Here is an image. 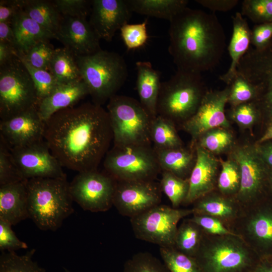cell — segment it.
<instances>
[{
    "label": "cell",
    "mask_w": 272,
    "mask_h": 272,
    "mask_svg": "<svg viewBox=\"0 0 272 272\" xmlns=\"http://www.w3.org/2000/svg\"><path fill=\"white\" fill-rule=\"evenodd\" d=\"M272 38V23L255 24L251 29V44L256 49L266 46Z\"/></svg>",
    "instance_id": "obj_50"
},
{
    "label": "cell",
    "mask_w": 272,
    "mask_h": 272,
    "mask_svg": "<svg viewBox=\"0 0 272 272\" xmlns=\"http://www.w3.org/2000/svg\"><path fill=\"white\" fill-rule=\"evenodd\" d=\"M254 145L263 162L269 169H272V140Z\"/></svg>",
    "instance_id": "obj_53"
},
{
    "label": "cell",
    "mask_w": 272,
    "mask_h": 272,
    "mask_svg": "<svg viewBox=\"0 0 272 272\" xmlns=\"http://www.w3.org/2000/svg\"><path fill=\"white\" fill-rule=\"evenodd\" d=\"M162 193L156 180L116 181L113 205L119 214L131 218L161 204Z\"/></svg>",
    "instance_id": "obj_15"
},
{
    "label": "cell",
    "mask_w": 272,
    "mask_h": 272,
    "mask_svg": "<svg viewBox=\"0 0 272 272\" xmlns=\"http://www.w3.org/2000/svg\"><path fill=\"white\" fill-rule=\"evenodd\" d=\"M0 42L9 44L16 49L12 23L0 22Z\"/></svg>",
    "instance_id": "obj_54"
},
{
    "label": "cell",
    "mask_w": 272,
    "mask_h": 272,
    "mask_svg": "<svg viewBox=\"0 0 272 272\" xmlns=\"http://www.w3.org/2000/svg\"><path fill=\"white\" fill-rule=\"evenodd\" d=\"M233 31L228 51L231 59L228 71L220 76V80L229 85L236 76L238 64L250 48L251 29L246 20L240 12L232 17Z\"/></svg>",
    "instance_id": "obj_25"
},
{
    "label": "cell",
    "mask_w": 272,
    "mask_h": 272,
    "mask_svg": "<svg viewBox=\"0 0 272 272\" xmlns=\"http://www.w3.org/2000/svg\"><path fill=\"white\" fill-rule=\"evenodd\" d=\"M229 86L228 103L231 107L255 101L256 92L254 87L240 75L237 74Z\"/></svg>",
    "instance_id": "obj_44"
},
{
    "label": "cell",
    "mask_w": 272,
    "mask_h": 272,
    "mask_svg": "<svg viewBox=\"0 0 272 272\" xmlns=\"http://www.w3.org/2000/svg\"><path fill=\"white\" fill-rule=\"evenodd\" d=\"M86 18L62 16L55 34L56 39L75 56L90 54L101 49L100 39Z\"/></svg>",
    "instance_id": "obj_20"
},
{
    "label": "cell",
    "mask_w": 272,
    "mask_h": 272,
    "mask_svg": "<svg viewBox=\"0 0 272 272\" xmlns=\"http://www.w3.org/2000/svg\"><path fill=\"white\" fill-rule=\"evenodd\" d=\"M176 126L171 121L157 115L152 119L150 138L154 149H168L183 146Z\"/></svg>",
    "instance_id": "obj_32"
},
{
    "label": "cell",
    "mask_w": 272,
    "mask_h": 272,
    "mask_svg": "<svg viewBox=\"0 0 272 272\" xmlns=\"http://www.w3.org/2000/svg\"><path fill=\"white\" fill-rule=\"evenodd\" d=\"M132 13L127 0H93L89 22L100 39L109 42Z\"/></svg>",
    "instance_id": "obj_19"
},
{
    "label": "cell",
    "mask_w": 272,
    "mask_h": 272,
    "mask_svg": "<svg viewBox=\"0 0 272 272\" xmlns=\"http://www.w3.org/2000/svg\"><path fill=\"white\" fill-rule=\"evenodd\" d=\"M107 111L112 127L114 146H152V117L134 98L115 95L108 101Z\"/></svg>",
    "instance_id": "obj_7"
},
{
    "label": "cell",
    "mask_w": 272,
    "mask_h": 272,
    "mask_svg": "<svg viewBox=\"0 0 272 272\" xmlns=\"http://www.w3.org/2000/svg\"><path fill=\"white\" fill-rule=\"evenodd\" d=\"M123 272H170L164 263L148 252L134 254L124 263Z\"/></svg>",
    "instance_id": "obj_40"
},
{
    "label": "cell",
    "mask_w": 272,
    "mask_h": 272,
    "mask_svg": "<svg viewBox=\"0 0 272 272\" xmlns=\"http://www.w3.org/2000/svg\"><path fill=\"white\" fill-rule=\"evenodd\" d=\"M10 149L17 166L26 180L39 178H66L63 167L52 154L44 140L30 145Z\"/></svg>",
    "instance_id": "obj_16"
},
{
    "label": "cell",
    "mask_w": 272,
    "mask_h": 272,
    "mask_svg": "<svg viewBox=\"0 0 272 272\" xmlns=\"http://www.w3.org/2000/svg\"><path fill=\"white\" fill-rule=\"evenodd\" d=\"M163 263L170 272H202L195 258L174 247H160Z\"/></svg>",
    "instance_id": "obj_37"
},
{
    "label": "cell",
    "mask_w": 272,
    "mask_h": 272,
    "mask_svg": "<svg viewBox=\"0 0 272 272\" xmlns=\"http://www.w3.org/2000/svg\"><path fill=\"white\" fill-rule=\"evenodd\" d=\"M193 214L192 209H179L159 204L130 218V221L137 238L160 247H174L178 223Z\"/></svg>",
    "instance_id": "obj_10"
},
{
    "label": "cell",
    "mask_w": 272,
    "mask_h": 272,
    "mask_svg": "<svg viewBox=\"0 0 272 272\" xmlns=\"http://www.w3.org/2000/svg\"><path fill=\"white\" fill-rule=\"evenodd\" d=\"M54 49L49 40H43L35 44L25 53L18 52L17 54L31 66L49 71Z\"/></svg>",
    "instance_id": "obj_39"
},
{
    "label": "cell",
    "mask_w": 272,
    "mask_h": 272,
    "mask_svg": "<svg viewBox=\"0 0 272 272\" xmlns=\"http://www.w3.org/2000/svg\"><path fill=\"white\" fill-rule=\"evenodd\" d=\"M52 2L62 16L87 18L91 12L92 1L54 0Z\"/></svg>",
    "instance_id": "obj_47"
},
{
    "label": "cell",
    "mask_w": 272,
    "mask_h": 272,
    "mask_svg": "<svg viewBox=\"0 0 272 272\" xmlns=\"http://www.w3.org/2000/svg\"><path fill=\"white\" fill-rule=\"evenodd\" d=\"M229 152V156L237 162L240 168V188L235 198L243 209L256 203L269 168L254 145L235 146Z\"/></svg>",
    "instance_id": "obj_13"
},
{
    "label": "cell",
    "mask_w": 272,
    "mask_h": 272,
    "mask_svg": "<svg viewBox=\"0 0 272 272\" xmlns=\"http://www.w3.org/2000/svg\"><path fill=\"white\" fill-rule=\"evenodd\" d=\"M168 52L177 70L201 74L220 62L226 46L224 29L215 14L188 7L171 21Z\"/></svg>",
    "instance_id": "obj_2"
},
{
    "label": "cell",
    "mask_w": 272,
    "mask_h": 272,
    "mask_svg": "<svg viewBox=\"0 0 272 272\" xmlns=\"http://www.w3.org/2000/svg\"><path fill=\"white\" fill-rule=\"evenodd\" d=\"M89 94L82 79L58 84L49 95L39 102V114L45 121L57 111L75 106Z\"/></svg>",
    "instance_id": "obj_22"
},
{
    "label": "cell",
    "mask_w": 272,
    "mask_h": 272,
    "mask_svg": "<svg viewBox=\"0 0 272 272\" xmlns=\"http://www.w3.org/2000/svg\"><path fill=\"white\" fill-rule=\"evenodd\" d=\"M194 257L202 272H250L260 259L238 235L205 232Z\"/></svg>",
    "instance_id": "obj_6"
},
{
    "label": "cell",
    "mask_w": 272,
    "mask_h": 272,
    "mask_svg": "<svg viewBox=\"0 0 272 272\" xmlns=\"http://www.w3.org/2000/svg\"><path fill=\"white\" fill-rule=\"evenodd\" d=\"M250 272H272V259L268 257L260 258Z\"/></svg>",
    "instance_id": "obj_56"
},
{
    "label": "cell",
    "mask_w": 272,
    "mask_h": 272,
    "mask_svg": "<svg viewBox=\"0 0 272 272\" xmlns=\"http://www.w3.org/2000/svg\"><path fill=\"white\" fill-rule=\"evenodd\" d=\"M103 165L116 181L156 180L162 172L153 146H113L105 155Z\"/></svg>",
    "instance_id": "obj_9"
},
{
    "label": "cell",
    "mask_w": 272,
    "mask_h": 272,
    "mask_svg": "<svg viewBox=\"0 0 272 272\" xmlns=\"http://www.w3.org/2000/svg\"><path fill=\"white\" fill-rule=\"evenodd\" d=\"M228 116L243 129L251 128L262 116L261 111L254 101L231 107Z\"/></svg>",
    "instance_id": "obj_43"
},
{
    "label": "cell",
    "mask_w": 272,
    "mask_h": 272,
    "mask_svg": "<svg viewBox=\"0 0 272 272\" xmlns=\"http://www.w3.org/2000/svg\"><path fill=\"white\" fill-rule=\"evenodd\" d=\"M154 150L162 171L188 179L196 162L195 147L190 145L187 148L183 146L168 149H154Z\"/></svg>",
    "instance_id": "obj_27"
},
{
    "label": "cell",
    "mask_w": 272,
    "mask_h": 272,
    "mask_svg": "<svg viewBox=\"0 0 272 272\" xmlns=\"http://www.w3.org/2000/svg\"><path fill=\"white\" fill-rule=\"evenodd\" d=\"M147 20L141 23L126 24L120 29L121 38L128 49L141 47L148 39L147 30Z\"/></svg>",
    "instance_id": "obj_46"
},
{
    "label": "cell",
    "mask_w": 272,
    "mask_h": 272,
    "mask_svg": "<svg viewBox=\"0 0 272 272\" xmlns=\"http://www.w3.org/2000/svg\"><path fill=\"white\" fill-rule=\"evenodd\" d=\"M63 269H64L65 272H71V271H70V270H69L68 269H67L66 268L63 267Z\"/></svg>",
    "instance_id": "obj_59"
},
{
    "label": "cell",
    "mask_w": 272,
    "mask_h": 272,
    "mask_svg": "<svg viewBox=\"0 0 272 272\" xmlns=\"http://www.w3.org/2000/svg\"><path fill=\"white\" fill-rule=\"evenodd\" d=\"M9 223L0 220V250L1 251H15L27 249L28 245L20 240Z\"/></svg>",
    "instance_id": "obj_49"
},
{
    "label": "cell",
    "mask_w": 272,
    "mask_h": 272,
    "mask_svg": "<svg viewBox=\"0 0 272 272\" xmlns=\"http://www.w3.org/2000/svg\"><path fill=\"white\" fill-rule=\"evenodd\" d=\"M272 140V119L266 130L262 136L257 141L256 144H261L266 141Z\"/></svg>",
    "instance_id": "obj_57"
},
{
    "label": "cell",
    "mask_w": 272,
    "mask_h": 272,
    "mask_svg": "<svg viewBox=\"0 0 272 272\" xmlns=\"http://www.w3.org/2000/svg\"><path fill=\"white\" fill-rule=\"evenodd\" d=\"M237 73L254 87V102L262 115L272 119V38L262 48L250 47L241 59Z\"/></svg>",
    "instance_id": "obj_11"
},
{
    "label": "cell",
    "mask_w": 272,
    "mask_h": 272,
    "mask_svg": "<svg viewBox=\"0 0 272 272\" xmlns=\"http://www.w3.org/2000/svg\"><path fill=\"white\" fill-rule=\"evenodd\" d=\"M116 181L98 170L79 172L69 184L73 199L84 210L108 211L113 205Z\"/></svg>",
    "instance_id": "obj_12"
},
{
    "label": "cell",
    "mask_w": 272,
    "mask_h": 272,
    "mask_svg": "<svg viewBox=\"0 0 272 272\" xmlns=\"http://www.w3.org/2000/svg\"><path fill=\"white\" fill-rule=\"evenodd\" d=\"M49 71L59 84L82 79L75 55L64 47L54 49Z\"/></svg>",
    "instance_id": "obj_31"
},
{
    "label": "cell",
    "mask_w": 272,
    "mask_h": 272,
    "mask_svg": "<svg viewBox=\"0 0 272 272\" xmlns=\"http://www.w3.org/2000/svg\"><path fill=\"white\" fill-rule=\"evenodd\" d=\"M219 161L221 169L218 176L216 189L224 195L235 198L241 185L239 165L230 156L226 160L220 159Z\"/></svg>",
    "instance_id": "obj_34"
},
{
    "label": "cell",
    "mask_w": 272,
    "mask_h": 272,
    "mask_svg": "<svg viewBox=\"0 0 272 272\" xmlns=\"http://www.w3.org/2000/svg\"><path fill=\"white\" fill-rule=\"evenodd\" d=\"M160 184L162 192L169 199L172 207L183 205L189 189L188 179H183L167 171L161 172Z\"/></svg>",
    "instance_id": "obj_38"
},
{
    "label": "cell",
    "mask_w": 272,
    "mask_h": 272,
    "mask_svg": "<svg viewBox=\"0 0 272 272\" xmlns=\"http://www.w3.org/2000/svg\"><path fill=\"white\" fill-rule=\"evenodd\" d=\"M194 147L196 159L188 178V191L183 203L185 206L216 190L219 174V160L205 149Z\"/></svg>",
    "instance_id": "obj_21"
},
{
    "label": "cell",
    "mask_w": 272,
    "mask_h": 272,
    "mask_svg": "<svg viewBox=\"0 0 272 272\" xmlns=\"http://www.w3.org/2000/svg\"><path fill=\"white\" fill-rule=\"evenodd\" d=\"M38 102L32 77L17 53L0 65L1 120L38 107Z\"/></svg>",
    "instance_id": "obj_8"
},
{
    "label": "cell",
    "mask_w": 272,
    "mask_h": 272,
    "mask_svg": "<svg viewBox=\"0 0 272 272\" xmlns=\"http://www.w3.org/2000/svg\"><path fill=\"white\" fill-rule=\"evenodd\" d=\"M234 143L233 134L228 128L217 127L202 134L193 147H199L215 155L230 152Z\"/></svg>",
    "instance_id": "obj_35"
},
{
    "label": "cell",
    "mask_w": 272,
    "mask_h": 272,
    "mask_svg": "<svg viewBox=\"0 0 272 272\" xmlns=\"http://www.w3.org/2000/svg\"><path fill=\"white\" fill-rule=\"evenodd\" d=\"M66 178L28 179L29 218L40 229L54 231L74 211Z\"/></svg>",
    "instance_id": "obj_3"
},
{
    "label": "cell",
    "mask_w": 272,
    "mask_h": 272,
    "mask_svg": "<svg viewBox=\"0 0 272 272\" xmlns=\"http://www.w3.org/2000/svg\"><path fill=\"white\" fill-rule=\"evenodd\" d=\"M27 181L0 186V220L12 226L29 217Z\"/></svg>",
    "instance_id": "obj_24"
},
{
    "label": "cell",
    "mask_w": 272,
    "mask_h": 272,
    "mask_svg": "<svg viewBox=\"0 0 272 272\" xmlns=\"http://www.w3.org/2000/svg\"><path fill=\"white\" fill-rule=\"evenodd\" d=\"M17 52L18 51L15 47L0 42V65L11 59Z\"/></svg>",
    "instance_id": "obj_55"
},
{
    "label": "cell",
    "mask_w": 272,
    "mask_h": 272,
    "mask_svg": "<svg viewBox=\"0 0 272 272\" xmlns=\"http://www.w3.org/2000/svg\"><path fill=\"white\" fill-rule=\"evenodd\" d=\"M192 204L193 214L215 217L221 220L228 229L239 217L243 210L234 197L224 195L217 189L198 199Z\"/></svg>",
    "instance_id": "obj_23"
},
{
    "label": "cell",
    "mask_w": 272,
    "mask_h": 272,
    "mask_svg": "<svg viewBox=\"0 0 272 272\" xmlns=\"http://www.w3.org/2000/svg\"><path fill=\"white\" fill-rule=\"evenodd\" d=\"M204 231L189 218L184 219L178 227L174 247L180 252L194 257L200 247Z\"/></svg>",
    "instance_id": "obj_33"
},
{
    "label": "cell",
    "mask_w": 272,
    "mask_h": 272,
    "mask_svg": "<svg viewBox=\"0 0 272 272\" xmlns=\"http://www.w3.org/2000/svg\"><path fill=\"white\" fill-rule=\"evenodd\" d=\"M16 49L25 53L37 43L55 39V35L26 15L21 9L12 21Z\"/></svg>",
    "instance_id": "obj_28"
},
{
    "label": "cell",
    "mask_w": 272,
    "mask_h": 272,
    "mask_svg": "<svg viewBox=\"0 0 272 272\" xmlns=\"http://www.w3.org/2000/svg\"><path fill=\"white\" fill-rule=\"evenodd\" d=\"M240 13L256 24L272 23V0H244Z\"/></svg>",
    "instance_id": "obj_42"
},
{
    "label": "cell",
    "mask_w": 272,
    "mask_h": 272,
    "mask_svg": "<svg viewBox=\"0 0 272 272\" xmlns=\"http://www.w3.org/2000/svg\"><path fill=\"white\" fill-rule=\"evenodd\" d=\"M35 250L23 255L15 251H1L0 272H45V269L33 259Z\"/></svg>",
    "instance_id": "obj_36"
},
{
    "label": "cell",
    "mask_w": 272,
    "mask_h": 272,
    "mask_svg": "<svg viewBox=\"0 0 272 272\" xmlns=\"http://www.w3.org/2000/svg\"><path fill=\"white\" fill-rule=\"evenodd\" d=\"M75 57L82 79L95 104L102 106L109 101L127 78V64L118 53L101 49Z\"/></svg>",
    "instance_id": "obj_5"
},
{
    "label": "cell",
    "mask_w": 272,
    "mask_h": 272,
    "mask_svg": "<svg viewBox=\"0 0 272 272\" xmlns=\"http://www.w3.org/2000/svg\"><path fill=\"white\" fill-rule=\"evenodd\" d=\"M268 174H269V181L270 182V183L272 186V169H269Z\"/></svg>",
    "instance_id": "obj_58"
},
{
    "label": "cell",
    "mask_w": 272,
    "mask_h": 272,
    "mask_svg": "<svg viewBox=\"0 0 272 272\" xmlns=\"http://www.w3.org/2000/svg\"><path fill=\"white\" fill-rule=\"evenodd\" d=\"M131 11L171 21L187 7V0H127Z\"/></svg>",
    "instance_id": "obj_29"
},
{
    "label": "cell",
    "mask_w": 272,
    "mask_h": 272,
    "mask_svg": "<svg viewBox=\"0 0 272 272\" xmlns=\"http://www.w3.org/2000/svg\"><path fill=\"white\" fill-rule=\"evenodd\" d=\"M229 92V85L222 90H208L195 113L181 126L191 136V146L193 147L198 138L210 129L230 127L225 110Z\"/></svg>",
    "instance_id": "obj_14"
},
{
    "label": "cell",
    "mask_w": 272,
    "mask_h": 272,
    "mask_svg": "<svg viewBox=\"0 0 272 272\" xmlns=\"http://www.w3.org/2000/svg\"><path fill=\"white\" fill-rule=\"evenodd\" d=\"M195 2L213 12H223L231 10L239 2L237 0H196Z\"/></svg>",
    "instance_id": "obj_52"
},
{
    "label": "cell",
    "mask_w": 272,
    "mask_h": 272,
    "mask_svg": "<svg viewBox=\"0 0 272 272\" xmlns=\"http://www.w3.org/2000/svg\"><path fill=\"white\" fill-rule=\"evenodd\" d=\"M201 74L177 70L161 82L157 104V115L180 127L195 113L208 91Z\"/></svg>",
    "instance_id": "obj_4"
},
{
    "label": "cell",
    "mask_w": 272,
    "mask_h": 272,
    "mask_svg": "<svg viewBox=\"0 0 272 272\" xmlns=\"http://www.w3.org/2000/svg\"><path fill=\"white\" fill-rule=\"evenodd\" d=\"M19 2L21 9L26 15L47 30L55 34L62 16L52 1L19 0Z\"/></svg>",
    "instance_id": "obj_30"
},
{
    "label": "cell",
    "mask_w": 272,
    "mask_h": 272,
    "mask_svg": "<svg viewBox=\"0 0 272 272\" xmlns=\"http://www.w3.org/2000/svg\"><path fill=\"white\" fill-rule=\"evenodd\" d=\"M27 180L22 176L11 150L0 140V186Z\"/></svg>",
    "instance_id": "obj_41"
},
{
    "label": "cell",
    "mask_w": 272,
    "mask_h": 272,
    "mask_svg": "<svg viewBox=\"0 0 272 272\" xmlns=\"http://www.w3.org/2000/svg\"><path fill=\"white\" fill-rule=\"evenodd\" d=\"M20 59L32 77L37 91L39 103L41 100L49 95L59 83L50 72L35 68Z\"/></svg>",
    "instance_id": "obj_45"
},
{
    "label": "cell",
    "mask_w": 272,
    "mask_h": 272,
    "mask_svg": "<svg viewBox=\"0 0 272 272\" xmlns=\"http://www.w3.org/2000/svg\"><path fill=\"white\" fill-rule=\"evenodd\" d=\"M45 121L37 107L0 121V139L10 149L44 140Z\"/></svg>",
    "instance_id": "obj_18"
},
{
    "label": "cell",
    "mask_w": 272,
    "mask_h": 272,
    "mask_svg": "<svg viewBox=\"0 0 272 272\" xmlns=\"http://www.w3.org/2000/svg\"><path fill=\"white\" fill-rule=\"evenodd\" d=\"M44 139L63 167L97 170L113 142L109 114L90 102L59 110L45 121Z\"/></svg>",
    "instance_id": "obj_1"
},
{
    "label": "cell",
    "mask_w": 272,
    "mask_h": 272,
    "mask_svg": "<svg viewBox=\"0 0 272 272\" xmlns=\"http://www.w3.org/2000/svg\"><path fill=\"white\" fill-rule=\"evenodd\" d=\"M20 9L19 0H1L0 22L12 23V20Z\"/></svg>",
    "instance_id": "obj_51"
},
{
    "label": "cell",
    "mask_w": 272,
    "mask_h": 272,
    "mask_svg": "<svg viewBox=\"0 0 272 272\" xmlns=\"http://www.w3.org/2000/svg\"><path fill=\"white\" fill-rule=\"evenodd\" d=\"M189 219L207 234L215 235H238L230 230L219 219L210 216L193 214Z\"/></svg>",
    "instance_id": "obj_48"
},
{
    "label": "cell",
    "mask_w": 272,
    "mask_h": 272,
    "mask_svg": "<svg viewBox=\"0 0 272 272\" xmlns=\"http://www.w3.org/2000/svg\"><path fill=\"white\" fill-rule=\"evenodd\" d=\"M229 229L257 254L259 248L272 246V212L258 210L255 205L244 208Z\"/></svg>",
    "instance_id": "obj_17"
},
{
    "label": "cell",
    "mask_w": 272,
    "mask_h": 272,
    "mask_svg": "<svg viewBox=\"0 0 272 272\" xmlns=\"http://www.w3.org/2000/svg\"><path fill=\"white\" fill-rule=\"evenodd\" d=\"M136 87L139 101L152 118L157 116V104L161 82L160 74L148 61L135 63Z\"/></svg>",
    "instance_id": "obj_26"
}]
</instances>
